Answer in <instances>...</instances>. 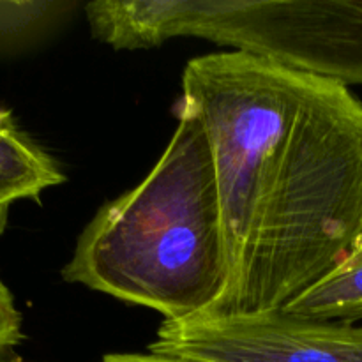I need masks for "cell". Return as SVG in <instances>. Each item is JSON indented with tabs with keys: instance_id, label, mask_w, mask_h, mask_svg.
I'll return each mask as SVG.
<instances>
[{
	"instance_id": "1",
	"label": "cell",
	"mask_w": 362,
	"mask_h": 362,
	"mask_svg": "<svg viewBox=\"0 0 362 362\" xmlns=\"http://www.w3.org/2000/svg\"><path fill=\"white\" fill-rule=\"evenodd\" d=\"M177 108L204 126L228 281L212 311L285 310L362 235V99L251 53L189 60Z\"/></svg>"
},
{
	"instance_id": "2",
	"label": "cell",
	"mask_w": 362,
	"mask_h": 362,
	"mask_svg": "<svg viewBox=\"0 0 362 362\" xmlns=\"http://www.w3.org/2000/svg\"><path fill=\"white\" fill-rule=\"evenodd\" d=\"M175 115L158 165L99 209L62 269L64 281L151 308L165 320L212 311L228 281L211 144L193 115L179 108Z\"/></svg>"
},
{
	"instance_id": "3",
	"label": "cell",
	"mask_w": 362,
	"mask_h": 362,
	"mask_svg": "<svg viewBox=\"0 0 362 362\" xmlns=\"http://www.w3.org/2000/svg\"><path fill=\"white\" fill-rule=\"evenodd\" d=\"M148 352L194 362H362V325L267 311L163 320Z\"/></svg>"
},
{
	"instance_id": "4",
	"label": "cell",
	"mask_w": 362,
	"mask_h": 362,
	"mask_svg": "<svg viewBox=\"0 0 362 362\" xmlns=\"http://www.w3.org/2000/svg\"><path fill=\"white\" fill-rule=\"evenodd\" d=\"M64 180L52 156L18 126L9 110L0 108V205L39 200Z\"/></svg>"
},
{
	"instance_id": "5",
	"label": "cell",
	"mask_w": 362,
	"mask_h": 362,
	"mask_svg": "<svg viewBox=\"0 0 362 362\" xmlns=\"http://www.w3.org/2000/svg\"><path fill=\"white\" fill-rule=\"evenodd\" d=\"M283 311L313 320L345 324L362 320V235L325 278L293 299Z\"/></svg>"
},
{
	"instance_id": "6",
	"label": "cell",
	"mask_w": 362,
	"mask_h": 362,
	"mask_svg": "<svg viewBox=\"0 0 362 362\" xmlns=\"http://www.w3.org/2000/svg\"><path fill=\"white\" fill-rule=\"evenodd\" d=\"M21 341V315L6 283L0 279V362H6Z\"/></svg>"
},
{
	"instance_id": "7",
	"label": "cell",
	"mask_w": 362,
	"mask_h": 362,
	"mask_svg": "<svg viewBox=\"0 0 362 362\" xmlns=\"http://www.w3.org/2000/svg\"><path fill=\"white\" fill-rule=\"evenodd\" d=\"M59 4L46 2H0V34L23 30L46 16V11Z\"/></svg>"
},
{
	"instance_id": "8",
	"label": "cell",
	"mask_w": 362,
	"mask_h": 362,
	"mask_svg": "<svg viewBox=\"0 0 362 362\" xmlns=\"http://www.w3.org/2000/svg\"><path fill=\"white\" fill-rule=\"evenodd\" d=\"M9 362H27L23 359H13ZM101 362H194V361H186V359H177V357L170 356H161V354L154 352H145V354H108L101 359Z\"/></svg>"
},
{
	"instance_id": "9",
	"label": "cell",
	"mask_w": 362,
	"mask_h": 362,
	"mask_svg": "<svg viewBox=\"0 0 362 362\" xmlns=\"http://www.w3.org/2000/svg\"><path fill=\"white\" fill-rule=\"evenodd\" d=\"M7 219H9V207L7 205H0V235L6 232Z\"/></svg>"
}]
</instances>
